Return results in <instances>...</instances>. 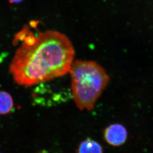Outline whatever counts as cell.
<instances>
[{
	"mask_svg": "<svg viewBox=\"0 0 153 153\" xmlns=\"http://www.w3.org/2000/svg\"><path fill=\"white\" fill-rule=\"evenodd\" d=\"M15 39L22 42L10 68L17 84L31 86L69 72L75 50L66 35L53 30L34 34L25 28Z\"/></svg>",
	"mask_w": 153,
	"mask_h": 153,
	"instance_id": "obj_1",
	"label": "cell"
},
{
	"mask_svg": "<svg viewBox=\"0 0 153 153\" xmlns=\"http://www.w3.org/2000/svg\"><path fill=\"white\" fill-rule=\"evenodd\" d=\"M69 72L76 106L82 111L92 110L109 83L107 73L97 62L82 60L73 62Z\"/></svg>",
	"mask_w": 153,
	"mask_h": 153,
	"instance_id": "obj_2",
	"label": "cell"
},
{
	"mask_svg": "<svg viewBox=\"0 0 153 153\" xmlns=\"http://www.w3.org/2000/svg\"><path fill=\"white\" fill-rule=\"evenodd\" d=\"M127 137V130L122 124H111L104 130V139L111 146H122L125 143Z\"/></svg>",
	"mask_w": 153,
	"mask_h": 153,
	"instance_id": "obj_3",
	"label": "cell"
},
{
	"mask_svg": "<svg viewBox=\"0 0 153 153\" xmlns=\"http://www.w3.org/2000/svg\"><path fill=\"white\" fill-rule=\"evenodd\" d=\"M76 153H103V148L98 142L88 139L80 144Z\"/></svg>",
	"mask_w": 153,
	"mask_h": 153,
	"instance_id": "obj_4",
	"label": "cell"
},
{
	"mask_svg": "<svg viewBox=\"0 0 153 153\" xmlns=\"http://www.w3.org/2000/svg\"><path fill=\"white\" fill-rule=\"evenodd\" d=\"M14 101L12 96L6 91H0V114H7L13 109Z\"/></svg>",
	"mask_w": 153,
	"mask_h": 153,
	"instance_id": "obj_5",
	"label": "cell"
},
{
	"mask_svg": "<svg viewBox=\"0 0 153 153\" xmlns=\"http://www.w3.org/2000/svg\"><path fill=\"white\" fill-rule=\"evenodd\" d=\"M22 0H9L10 3H18L22 1Z\"/></svg>",
	"mask_w": 153,
	"mask_h": 153,
	"instance_id": "obj_6",
	"label": "cell"
}]
</instances>
